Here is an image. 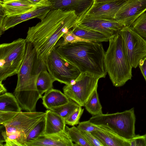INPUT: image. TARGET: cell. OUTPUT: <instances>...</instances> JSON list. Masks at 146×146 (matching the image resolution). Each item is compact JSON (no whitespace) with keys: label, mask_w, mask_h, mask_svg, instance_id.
<instances>
[{"label":"cell","mask_w":146,"mask_h":146,"mask_svg":"<svg viewBox=\"0 0 146 146\" xmlns=\"http://www.w3.org/2000/svg\"><path fill=\"white\" fill-rule=\"evenodd\" d=\"M79 20L74 11L52 9L40 21L29 27L25 39L33 45L38 59L44 63L63 35L76 25Z\"/></svg>","instance_id":"cell-1"},{"label":"cell","mask_w":146,"mask_h":146,"mask_svg":"<svg viewBox=\"0 0 146 146\" xmlns=\"http://www.w3.org/2000/svg\"><path fill=\"white\" fill-rule=\"evenodd\" d=\"M45 66V63L38 59L33 45L27 42L25 56L17 74V84L14 92L22 110L27 111H36L37 102L42 98L37 88V80L40 70Z\"/></svg>","instance_id":"cell-2"},{"label":"cell","mask_w":146,"mask_h":146,"mask_svg":"<svg viewBox=\"0 0 146 146\" xmlns=\"http://www.w3.org/2000/svg\"><path fill=\"white\" fill-rule=\"evenodd\" d=\"M56 49L80 73L89 72L100 78L106 77L107 72L104 63L105 52L101 43L79 41L58 47Z\"/></svg>","instance_id":"cell-3"},{"label":"cell","mask_w":146,"mask_h":146,"mask_svg":"<svg viewBox=\"0 0 146 146\" xmlns=\"http://www.w3.org/2000/svg\"><path fill=\"white\" fill-rule=\"evenodd\" d=\"M104 56L107 73L113 85L116 87L124 85L132 76V67L126 54L119 32L111 36Z\"/></svg>","instance_id":"cell-4"},{"label":"cell","mask_w":146,"mask_h":146,"mask_svg":"<svg viewBox=\"0 0 146 146\" xmlns=\"http://www.w3.org/2000/svg\"><path fill=\"white\" fill-rule=\"evenodd\" d=\"M135 117L133 108L121 112L92 116V123L105 127L123 138L129 141L135 136Z\"/></svg>","instance_id":"cell-5"},{"label":"cell","mask_w":146,"mask_h":146,"mask_svg":"<svg viewBox=\"0 0 146 146\" xmlns=\"http://www.w3.org/2000/svg\"><path fill=\"white\" fill-rule=\"evenodd\" d=\"M26 39L19 38L0 45V82L17 74L22 65L26 50Z\"/></svg>","instance_id":"cell-6"},{"label":"cell","mask_w":146,"mask_h":146,"mask_svg":"<svg viewBox=\"0 0 146 146\" xmlns=\"http://www.w3.org/2000/svg\"><path fill=\"white\" fill-rule=\"evenodd\" d=\"M100 78L89 72L81 73L75 80L63 87L64 93L80 106H84L92 93L97 88Z\"/></svg>","instance_id":"cell-7"},{"label":"cell","mask_w":146,"mask_h":146,"mask_svg":"<svg viewBox=\"0 0 146 146\" xmlns=\"http://www.w3.org/2000/svg\"><path fill=\"white\" fill-rule=\"evenodd\" d=\"M47 70L55 80L65 85L69 84L80 72L73 64L62 57L54 48L45 60Z\"/></svg>","instance_id":"cell-8"},{"label":"cell","mask_w":146,"mask_h":146,"mask_svg":"<svg viewBox=\"0 0 146 146\" xmlns=\"http://www.w3.org/2000/svg\"><path fill=\"white\" fill-rule=\"evenodd\" d=\"M119 33L128 60L132 68H136L140 61L146 57V40L132 26L123 27Z\"/></svg>","instance_id":"cell-9"},{"label":"cell","mask_w":146,"mask_h":146,"mask_svg":"<svg viewBox=\"0 0 146 146\" xmlns=\"http://www.w3.org/2000/svg\"><path fill=\"white\" fill-rule=\"evenodd\" d=\"M51 10V3L49 0L45 1L35 4L31 10L23 14L0 18V36L5 31L23 22L35 18L41 20Z\"/></svg>","instance_id":"cell-10"},{"label":"cell","mask_w":146,"mask_h":146,"mask_svg":"<svg viewBox=\"0 0 146 146\" xmlns=\"http://www.w3.org/2000/svg\"><path fill=\"white\" fill-rule=\"evenodd\" d=\"M46 114V112L21 111L2 125L8 126L10 133L23 132L27 137L35 126L45 118Z\"/></svg>","instance_id":"cell-11"},{"label":"cell","mask_w":146,"mask_h":146,"mask_svg":"<svg viewBox=\"0 0 146 146\" xmlns=\"http://www.w3.org/2000/svg\"><path fill=\"white\" fill-rule=\"evenodd\" d=\"M78 26L97 31L110 37L120 31L124 27L115 19H106L86 14L76 24Z\"/></svg>","instance_id":"cell-12"},{"label":"cell","mask_w":146,"mask_h":146,"mask_svg":"<svg viewBox=\"0 0 146 146\" xmlns=\"http://www.w3.org/2000/svg\"><path fill=\"white\" fill-rule=\"evenodd\" d=\"M146 11V0H127L116 14L114 19L124 27L132 26Z\"/></svg>","instance_id":"cell-13"},{"label":"cell","mask_w":146,"mask_h":146,"mask_svg":"<svg viewBox=\"0 0 146 146\" xmlns=\"http://www.w3.org/2000/svg\"><path fill=\"white\" fill-rule=\"evenodd\" d=\"M52 9L73 11L81 19L94 4V0H49Z\"/></svg>","instance_id":"cell-14"},{"label":"cell","mask_w":146,"mask_h":146,"mask_svg":"<svg viewBox=\"0 0 146 146\" xmlns=\"http://www.w3.org/2000/svg\"><path fill=\"white\" fill-rule=\"evenodd\" d=\"M127 0H115L94 4L86 15L106 19H114L120 7Z\"/></svg>","instance_id":"cell-15"},{"label":"cell","mask_w":146,"mask_h":146,"mask_svg":"<svg viewBox=\"0 0 146 146\" xmlns=\"http://www.w3.org/2000/svg\"><path fill=\"white\" fill-rule=\"evenodd\" d=\"M75 146L65 129L59 133L43 134L36 139L26 143V146Z\"/></svg>","instance_id":"cell-16"},{"label":"cell","mask_w":146,"mask_h":146,"mask_svg":"<svg viewBox=\"0 0 146 146\" xmlns=\"http://www.w3.org/2000/svg\"><path fill=\"white\" fill-rule=\"evenodd\" d=\"M35 5L29 0H13L0 3V11L5 17L17 15L31 10Z\"/></svg>","instance_id":"cell-17"},{"label":"cell","mask_w":146,"mask_h":146,"mask_svg":"<svg viewBox=\"0 0 146 146\" xmlns=\"http://www.w3.org/2000/svg\"><path fill=\"white\" fill-rule=\"evenodd\" d=\"M91 133L100 141L104 146H130L129 141L110 130H96Z\"/></svg>","instance_id":"cell-18"},{"label":"cell","mask_w":146,"mask_h":146,"mask_svg":"<svg viewBox=\"0 0 146 146\" xmlns=\"http://www.w3.org/2000/svg\"><path fill=\"white\" fill-rule=\"evenodd\" d=\"M45 126L43 134L56 133L65 129V119L50 110L46 111Z\"/></svg>","instance_id":"cell-19"},{"label":"cell","mask_w":146,"mask_h":146,"mask_svg":"<svg viewBox=\"0 0 146 146\" xmlns=\"http://www.w3.org/2000/svg\"><path fill=\"white\" fill-rule=\"evenodd\" d=\"M42 98V104L47 110L66 104L70 100L69 98L60 90L53 88L46 92Z\"/></svg>","instance_id":"cell-20"},{"label":"cell","mask_w":146,"mask_h":146,"mask_svg":"<svg viewBox=\"0 0 146 146\" xmlns=\"http://www.w3.org/2000/svg\"><path fill=\"white\" fill-rule=\"evenodd\" d=\"M22 110L15 96L6 92L0 96V112L17 114Z\"/></svg>","instance_id":"cell-21"},{"label":"cell","mask_w":146,"mask_h":146,"mask_svg":"<svg viewBox=\"0 0 146 146\" xmlns=\"http://www.w3.org/2000/svg\"><path fill=\"white\" fill-rule=\"evenodd\" d=\"M72 29L76 36L91 42H100L109 41L110 37L100 32L84 29L75 25Z\"/></svg>","instance_id":"cell-22"},{"label":"cell","mask_w":146,"mask_h":146,"mask_svg":"<svg viewBox=\"0 0 146 146\" xmlns=\"http://www.w3.org/2000/svg\"><path fill=\"white\" fill-rule=\"evenodd\" d=\"M55 80L47 71L46 66L40 72L36 81L37 90L42 96V94L52 88L53 84Z\"/></svg>","instance_id":"cell-23"},{"label":"cell","mask_w":146,"mask_h":146,"mask_svg":"<svg viewBox=\"0 0 146 146\" xmlns=\"http://www.w3.org/2000/svg\"><path fill=\"white\" fill-rule=\"evenodd\" d=\"M1 135L5 143L4 146H26L27 137L23 132L8 133L5 131Z\"/></svg>","instance_id":"cell-24"},{"label":"cell","mask_w":146,"mask_h":146,"mask_svg":"<svg viewBox=\"0 0 146 146\" xmlns=\"http://www.w3.org/2000/svg\"><path fill=\"white\" fill-rule=\"evenodd\" d=\"M97 89L96 88L93 92L84 106L87 111L92 116L103 113L102 107L100 101Z\"/></svg>","instance_id":"cell-25"},{"label":"cell","mask_w":146,"mask_h":146,"mask_svg":"<svg viewBox=\"0 0 146 146\" xmlns=\"http://www.w3.org/2000/svg\"><path fill=\"white\" fill-rule=\"evenodd\" d=\"M65 129L72 142H74L75 146H91L82 132L74 126L69 128L66 126Z\"/></svg>","instance_id":"cell-26"},{"label":"cell","mask_w":146,"mask_h":146,"mask_svg":"<svg viewBox=\"0 0 146 146\" xmlns=\"http://www.w3.org/2000/svg\"><path fill=\"white\" fill-rule=\"evenodd\" d=\"M80 106L74 101L70 99L69 102L68 103L51 108L50 110L65 119L77 110Z\"/></svg>","instance_id":"cell-27"},{"label":"cell","mask_w":146,"mask_h":146,"mask_svg":"<svg viewBox=\"0 0 146 146\" xmlns=\"http://www.w3.org/2000/svg\"><path fill=\"white\" fill-rule=\"evenodd\" d=\"M62 38L59 39L55 46V48L64 46L69 43L76 42L79 41L91 42L81 38L75 35L72 32V29L69 30L68 32L62 36Z\"/></svg>","instance_id":"cell-28"},{"label":"cell","mask_w":146,"mask_h":146,"mask_svg":"<svg viewBox=\"0 0 146 146\" xmlns=\"http://www.w3.org/2000/svg\"><path fill=\"white\" fill-rule=\"evenodd\" d=\"M132 26L140 36L146 40V12L140 15Z\"/></svg>","instance_id":"cell-29"},{"label":"cell","mask_w":146,"mask_h":146,"mask_svg":"<svg viewBox=\"0 0 146 146\" xmlns=\"http://www.w3.org/2000/svg\"><path fill=\"white\" fill-rule=\"evenodd\" d=\"M45 126L44 118L36 125L31 131L27 137L26 143L36 139L39 136L43 134Z\"/></svg>","instance_id":"cell-30"},{"label":"cell","mask_w":146,"mask_h":146,"mask_svg":"<svg viewBox=\"0 0 146 146\" xmlns=\"http://www.w3.org/2000/svg\"><path fill=\"white\" fill-rule=\"evenodd\" d=\"M77 127L81 131L91 133L98 130H110L104 126L94 124L89 120L79 122Z\"/></svg>","instance_id":"cell-31"},{"label":"cell","mask_w":146,"mask_h":146,"mask_svg":"<svg viewBox=\"0 0 146 146\" xmlns=\"http://www.w3.org/2000/svg\"><path fill=\"white\" fill-rule=\"evenodd\" d=\"M82 107L80 106L77 110L65 119L66 124L74 126L79 123L80 119L84 111Z\"/></svg>","instance_id":"cell-32"},{"label":"cell","mask_w":146,"mask_h":146,"mask_svg":"<svg viewBox=\"0 0 146 146\" xmlns=\"http://www.w3.org/2000/svg\"><path fill=\"white\" fill-rule=\"evenodd\" d=\"M82 132L91 146H104L100 141L91 132Z\"/></svg>","instance_id":"cell-33"},{"label":"cell","mask_w":146,"mask_h":146,"mask_svg":"<svg viewBox=\"0 0 146 146\" xmlns=\"http://www.w3.org/2000/svg\"><path fill=\"white\" fill-rule=\"evenodd\" d=\"M130 146H146V135H139L135 136L132 139L129 141Z\"/></svg>","instance_id":"cell-34"},{"label":"cell","mask_w":146,"mask_h":146,"mask_svg":"<svg viewBox=\"0 0 146 146\" xmlns=\"http://www.w3.org/2000/svg\"><path fill=\"white\" fill-rule=\"evenodd\" d=\"M139 66L146 82V57L140 61Z\"/></svg>","instance_id":"cell-35"},{"label":"cell","mask_w":146,"mask_h":146,"mask_svg":"<svg viewBox=\"0 0 146 146\" xmlns=\"http://www.w3.org/2000/svg\"><path fill=\"white\" fill-rule=\"evenodd\" d=\"M7 90L5 88L2 82H0V94H2L6 92Z\"/></svg>","instance_id":"cell-36"},{"label":"cell","mask_w":146,"mask_h":146,"mask_svg":"<svg viewBox=\"0 0 146 146\" xmlns=\"http://www.w3.org/2000/svg\"><path fill=\"white\" fill-rule=\"evenodd\" d=\"M113 0H94V4L98 3H99L108 2Z\"/></svg>","instance_id":"cell-37"},{"label":"cell","mask_w":146,"mask_h":146,"mask_svg":"<svg viewBox=\"0 0 146 146\" xmlns=\"http://www.w3.org/2000/svg\"><path fill=\"white\" fill-rule=\"evenodd\" d=\"M34 4L35 5L43 1H45L43 0H29Z\"/></svg>","instance_id":"cell-38"},{"label":"cell","mask_w":146,"mask_h":146,"mask_svg":"<svg viewBox=\"0 0 146 146\" xmlns=\"http://www.w3.org/2000/svg\"><path fill=\"white\" fill-rule=\"evenodd\" d=\"M13 0H0V3L4 2Z\"/></svg>","instance_id":"cell-39"},{"label":"cell","mask_w":146,"mask_h":146,"mask_svg":"<svg viewBox=\"0 0 146 146\" xmlns=\"http://www.w3.org/2000/svg\"><path fill=\"white\" fill-rule=\"evenodd\" d=\"M45 0V1H48L49 0Z\"/></svg>","instance_id":"cell-40"},{"label":"cell","mask_w":146,"mask_h":146,"mask_svg":"<svg viewBox=\"0 0 146 146\" xmlns=\"http://www.w3.org/2000/svg\"><path fill=\"white\" fill-rule=\"evenodd\" d=\"M145 135H146V134H145Z\"/></svg>","instance_id":"cell-41"}]
</instances>
